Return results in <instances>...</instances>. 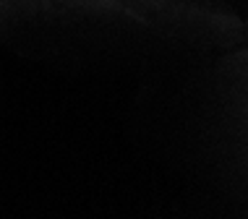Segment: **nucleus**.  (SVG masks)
I'll use <instances>...</instances> for the list:
<instances>
[{
	"instance_id": "f257e3e1",
	"label": "nucleus",
	"mask_w": 248,
	"mask_h": 219,
	"mask_svg": "<svg viewBox=\"0 0 248 219\" xmlns=\"http://www.w3.org/2000/svg\"><path fill=\"white\" fill-rule=\"evenodd\" d=\"M0 18H97L204 37L243 34L235 13L201 0H0Z\"/></svg>"
}]
</instances>
